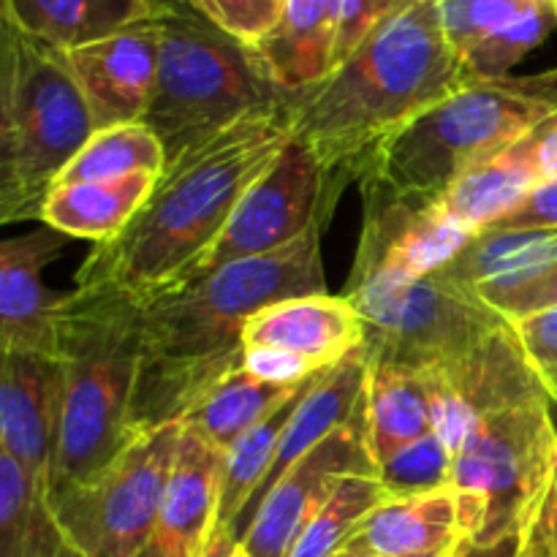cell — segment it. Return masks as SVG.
Masks as SVG:
<instances>
[{
	"label": "cell",
	"instance_id": "obj_16",
	"mask_svg": "<svg viewBox=\"0 0 557 557\" xmlns=\"http://www.w3.org/2000/svg\"><path fill=\"white\" fill-rule=\"evenodd\" d=\"M63 413V362L47 354L3 351L0 451L44 490L52 479Z\"/></svg>",
	"mask_w": 557,
	"mask_h": 557
},
{
	"label": "cell",
	"instance_id": "obj_30",
	"mask_svg": "<svg viewBox=\"0 0 557 557\" xmlns=\"http://www.w3.org/2000/svg\"><path fill=\"white\" fill-rule=\"evenodd\" d=\"M553 264L557 228H490L476 234L438 275L476 294L479 286L533 275Z\"/></svg>",
	"mask_w": 557,
	"mask_h": 557
},
{
	"label": "cell",
	"instance_id": "obj_4",
	"mask_svg": "<svg viewBox=\"0 0 557 557\" xmlns=\"http://www.w3.org/2000/svg\"><path fill=\"white\" fill-rule=\"evenodd\" d=\"M141 302L109 288L69 292L60 315L63 413L49 493L79 484L136 438L131 397L139 368Z\"/></svg>",
	"mask_w": 557,
	"mask_h": 557
},
{
	"label": "cell",
	"instance_id": "obj_29",
	"mask_svg": "<svg viewBox=\"0 0 557 557\" xmlns=\"http://www.w3.org/2000/svg\"><path fill=\"white\" fill-rule=\"evenodd\" d=\"M0 557H85L49 504V490L33 482L0 451Z\"/></svg>",
	"mask_w": 557,
	"mask_h": 557
},
{
	"label": "cell",
	"instance_id": "obj_27",
	"mask_svg": "<svg viewBox=\"0 0 557 557\" xmlns=\"http://www.w3.org/2000/svg\"><path fill=\"white\" fill-rule=\"evenodd\" d=\"M362 411L370 455L375 466H381L403 446L433 433V397L428 375L368 362Z\"/></svg>",
	"mask_w": 557,
	"mask_h": 557
},
{
	"label": "cell",
	"instance_id": "obj_2",
	"mask_svg": "<svg viewBox=\"0 0 557 557\" xmlns=\"http://www.w3.org/2000/svg\"><path fill=\"white\" fill-rule=\"evenodd\" d=\"M286 107L250 114L169 161L125 232L96 245L82 261L76 286L123 292L145 302L183 281L221 237L250 185L292 141Z\"/></svg>",
	"mask_w": 557,
	"mask_h": 557
},
{
	"label": "cell",
	"instance_id": "obj_48",
	"mask_svg": "<svg viewBox=\"0 0 557 557\" xmlns=\"http://www.w3.org/2000/svg\"><path fill=\"white\" fill-rule=\"evenodd\" d=\"M451 555V549H449V553H441V555H422V557H449Z\"/></svg>",
	"mask_w": 557,
	"mask_h": 557
},
{
	"label": "cell",
	"instance_id": "obj_18",
	"mask_svg": "<svg viewBox=\"0 0 557 557\" xmlns=\"http://www.w3.org/2000/svg\"><path fill=\"white\" fill-rule=\"evenodd\" d=\"M158 49L161 27L156 20L65 52L96 131L141 123L156 87Z\"/></svg>",
	"mask_w": 557,
	"mask_h": 557
},
{
	"label": "cell",
	"instance_id": "obj_47",
	"mask_svg": "<svg viewBox=\"0 0 557 557\" xmlns=\"http://www.w3.org/2000/svg\"><path fill=\"white\" fill-rule=\"evenodd\" d=\"M226 557H250V555H248V553H245V549H243V547H234V549H232V553H228Z\"/></svg>",
	"mask_w": 557,
	"mask_h": 557
},
{
	"label": "cell",
	"instance_id": "obj_40",
	"mask_svg": "<svg viewBox=\"0 0 557 557\" xmlns=\"http://www.w3.org/2000/svg\"><path fill=\"white\" fill-rule=\"evenodd\" d=\"M525 557H557V466L522 544Z\"/></svg>",
	"mask_w": 557,
	"mask_h": 557
},
{
	"label": "cell",
	"instance_id": "obj_14",
	"mask_svg": "<svg viewBox=\"0 0 557 557\" xmlns=\"http://www.w3.org/2000/svg\"><path fill=\"white\" fill-rule=\"evenodd\" d=\"M364 221L351 275L395 272L424 277L444 270L473 239L433 199H413L362 180Z\"/></svg>",
	"mask_w": 557,
	"mask_h": 557
},
{
	"label": "cell",
	"instance_id": "obj_36",
	"mask_svg": "<svg viewBox=\"0 0 557 557\" xmlns=\"http://www.w3.org/2000/svg\"><path fill=\"white\" fill-rule=\"evenodd\" d=\"M479 297L504 315L506 321L525 319L539 310L555 308L557 305V264L539 270L525 277H511V281H495L476 288Z\"/></svg>",
	"mask_w": 557,
	"mask_h": 557
},
{
	"label": "cell",
	"instance_id": "obj_5",
	"mask_svg": "<svg viewBox=\"0 0 557 557\" xmlns=\"http://www.w3.org/2000/svg\"><path fill=\"white\" fill-rule=\"evenodd\" d=\"M96 134L63 49L0 11V221L41 218L49 190Z\"/></svg>",
	"mask_w": 557,
	"mask_h": 557
},
{
	"label": "cell",
	"instance_id": "obj_49",
	"mask_svg": "<svg viewBox=\"0 0 557 557\" xmlns=\"http://www.w3.org/2000/svg\"><path fill=\"white\" fill-rule=\"evenodd\" d=\"M172 3H188V0H172Z\"/></svg>",
	"mask_w": 557,
	"mask_h": 557
},
{
	"label": "cell",
	"instance_id": "obj_32",
	"mask_svg": "<svg viewBox=\"0 0 557 557\" xmlns=\"http://www.w3.org/2000/svg\"><path fill=\"white\" fill-rule=\"evenodd\" d=\"M166 169V150L145 123H125L101 128L76 152L54 185L103 183L131 174H161Z\"/></svg>",
	"mask_w": 557,
	"mask_h": 557
},
{
	"label": "cell",
	"instance_id": "obj_6",
	"mask_svg": "<svg viewBox=\"0 0 557 557\" xmlns=\"http://www.w3.org/2000/svg\"><path fill=\"white\" fill-rule=\"evenodd\" d=\"M553 120L557 65L536 74L466 82L386 141L362 180L413 199H438L466 169L520 145Z\"/></svg>",
	"mask_w": 557,
	"mask_h": 557
},
{
	"label": "cell",
	"instance_id": "obj_28",
	"mask_svg": "<svg viewBox=\"0 0 557 557\" xmlns=\"http://www.w3.org/2000/svg\"><path fill=\"white\" fill-rule=\"evenodd\" d=\"M313 379V375H310ZM310 379L299 384L283 386L259 379L250 370L237 368L210 386L188 413L183 417V430L210 444L212 449L226 455L248 430H253L261 419L270 417L277 406L297 395Z\"/></svg>",
	"mask_w": 557,
	"mask_h": 557
},
{
	"label": "cell",
	"instance_id": "obj_33",
	"mask_svg": "<svg viewBox=\"0 0 557 557\" xmlns=\"http://www.w3.org/2000/svg\"><path fill=\"white\" fill-rule=\"evenodd\" d=\"M386 500L389 493L379 476H346L305 525L288 557H337L351 544L362 522Z\"/></svg>",
	"mask_w": 557,
	"mask_h": 557
},
{
	"label": "cell",
	"instance_id": "obj_1",
	"mask_svg": "<svg viewBox=\"0 0 557 557\" xmlns=\"http://www.w3.org/2000/svg\"><path fill=\"white\" fill-rule=\"evenodd\" d=\"M326 223L275 253L250 256L141 302L139 368L131 397L136 435L177 424L232 370L243 368L248 321L281 299L326 292Z\"/></svg>",
	"mask_w": 557,
	"mask_h": 557
},
{
	"label": "cell",
	"instance_id": "obj_35",
	"mask_svg": "<svg viewBox=\"0 0 557 557\" xmlns=\"http://www.w3.org/2000/svg\"><path fill=\"white\" fill-rule=\"evenodd\" d=\"M212 25L245 47H259L272 36L283 14V0H188Z\"/></svg>",
	"mask_w": 557,
	"mask_h": 557
},
{
	"label": "cell",
	"instance_id": "obj_42",
	"mask_svg": "<svg viewBox=\"0 0 557 557\" xmlns=\"http://www.w3.org/2000/svg\"><path fill=\"white\" fill-rule=\"evenodd\" d=\"M542 183H557V120L528 136Z\"/></svg>",
	"mask_w": 557,
	"mask_h": 557
},
{
	"label": "cell",
	"instance_id": "obj_34",
	"mask_svg": "<svg viewBox=\"0 0 557 557\" xmlns=\"http://www.w3.org/2000/svg\"><path fill=\"white\" fill-rule=\"evenodd\" d=\"M455 455L435 433L403 446L379 466V482L389 498H417L451 484Z\"/></svg>",
	"mask_w": 557,
	"mask_h": 557
},
{
	"label": "cell",
	"instance_id": "obj_23",
	"mask_svg": "<svg viewBox=\"0 0 557 557\" xmlns=\"http://www.w3.org/2000/svg\"><path fill=\"white\" fill-rule=\"evenodd\" d=\"M174 5L172 0H0V11L63 52L161 20Z\"/></svg>",
	"mask_w": 557,
	"mask_h": 557
},
{
	"label": "cell",
	"instance_id": "obj_8",
	"mask_svg": "<svg viewBox=\"0 0 557 557\" xmlns=\"http://www.w3.org/2000/svg\"><path fill=\"white\" fill-rule=\"evenodd\" d=\"M343 297L364 321L368 362L389 368H444L509 326L479 294L455 286L438 272L424 277L370 272L348 275Z\"/></svg>",
	"mask_w": 557,
	"mask_h": 557
},
{
	"label": "cell",
	"instance_id": "obj_19",
	"mask_svg": "<svg viewBox=\"0 0 557 557\" xmlns=\"http://www.w3.org/2000/svg\"><path fill=\"white\" fill-rule=\"evenodd\" d=\"M364 386H368V354H364V346H359L348 357H343L335 368L326 370L319 379V384L302 397L292 422L283 430V438L270 462V471L261 479L259 490L248 500V506L234 520L232 542L237 547L245 533H248L261 500L286 476L288 468L297 466L305 455H310L315 446L324 444L335 430L346 428L354 419L362 417Z\"/></svg>",
	"mask_w": 557,
	"mask_h": 557
},
{
	"label": "cell",
	"instance_id": "obj_25",
	"mask_svg": "<svg viewBox=\"0 0 557 557\" xmlns=\"http://www.w3.org/2000/svg\"><path fill=\"white\" fill-rule=\"evenodd\" d=\"M335 41L337 0H283L281 22L256 54L283 90L299 92L330 74Z\"/></svg>",
	"mask_w": 557,
	"mask_h": 557
},
{
	"label": "cell",
	"instance_id": "obj_13",
	"mask_svg": "<svg viewBox=\"0 0 557 557\" xmlns=\"http://www.w3.org/2000/svg\"><path fill=\"white\" fill-rule=\"evenodd\" d=\"M373 455L364 438V411L346 428L335 430L324 444L305 455L270 490L256 509L253 522L239 547L250 557H288L305 525L319 515L346 476H375Z\"/></svg>",
	"mask_w": 557,
	"mask_h": 557
},
{
	"label": "cell",
	"instance_id": "obj_38",
	"mask_svg": "<svg viewBox=\"0 0 557 557\" xmlns=\"http://www.w3.org/2000/svg\"><path fill=\"white\" fill-rule=\"evenodd\" d=\"M511 330L547 397L557 403V305L511 321Z\"/></svg>",
	"mask_w": 557,
	"mask_h": 557
},
{
	"label": "cell",
	"instance_id": "obj_15",
	"mask_svg": "<svg viewBox=\"0 0 557 557\" xmlns=\"http://www.w3.org/2000/svg\"><path fill=\"white\" fill-rule=\"evenodd\" d=\"M462 79L509 76L557 30V0H438Z\"/></svg>",
	"mask_w": 557,
	"mask_h": 557
},
{
	"label": "cell",
	"instance_id": "obj_22",
	"mask_svg": "<svg viewBox=\"0 0 557 557\" xmlns=\"http://www.w3.org/2000/svg\"><path fill=\"white\" fill-rule=\"evenodd\" d=\"M375 557H422L455 549L468 531L466 504L455 487L417 498H389L357 533Z\"/></svg>",
	"mask_w": 557,
	"mask_h": 557
},
{
	"label": "cell",
	"instance_id": "obj_44",
	"mask_svg": "<svg viewBox=\"0 0 557 557\" xmlns=\"http://www.w3.org/2000/svg\"><path fill=\"white\" fill-rule=\"evenodd\" d=\"M237 547V544L228 542L223 533L218 531H210V536H207V544H205V553H201V557H226L232 549Z\"/></svg>",
	"mask_w": 557,
	"mask_h": 557
},
{
	"label": "cell",
	"instance_id": "obj_21",
	"mask_svg": "<svg viewBox=\"0 0 557 557\" xmlns=\"http://www.w3.org/2000/svg\"><path fill=\"white\" fill-rule=\"evenodd\" d=\"M223 455L183 430L169 473L156 542L166 557H201L221 495Z\"/></svg>",
	"mask_w": 557,
	"mask_h": 557
},
{
	"label": "cell",
	"instance_id": "obj_26",
	"mask_svg": "<svg viewBox=\"0 0 557 557\" xmlns=\"http://www.w3.org/2000/svg\"><path fill=\"white\" fill-rule=\"evenodd\" d=\"M161 174H131L103 183L54 185L41 207V221L54 232L74 239L109 243L125 232L145 207Z\"/></svg>",
	"mask_w": 557,
	"mask_h": 557
},
{
	"label": "cell",
	"instance_id": "obj_20",
	"mask_svg": "<svg viewBox=\"0 0 557 557\" xmlns=\"http://www.w3.org/2000/svg\"><path fill=\"white\" fill-rule=\"evenodd\" d=\"M364 343V321L346 297L308 294L267 305L245 326V348H281L332 368Z\"/></svg>",
	"mask_w": 557,
	"mask_h": 557
},
{
	"label": "cell",
	"instance_id": "obj_43",
	"mask_svg": "<svg viewBox=\"0 0 557 557\" xmlns=\"http://www.w3.org/2000/svg\"><path fill=\"white\" fill-rule=\"evenodd\" d=\"M522 544H525V536H506L500 542L493 544H479L473 539H462L455 547L451 557H520Z\"/></svg>",
	"mask_w": 557,
	"mask_h": 557
},
{
	"label": "cell",
	"instance_id": "obj_46",
	"mask_svg": "<svg viewBox=\"0 0 557 557\" xmlns=\"http://www.w3.org/2000/svg\"><path fill=\"white\" fill-rule=\"evenodd\" d=\"M136 557H166V553H163V547H161V544H158L156 539H152V542L147 544V547L141 549V553L136 555Z\"/></svg>",
	"mask_w": 557,
	"mask_h": 557
},
{
	"label": "cell",
	"instance_id": "obj_24",
	"mask_svg": "<svg viewBox=\"0 0 557 557\" xmlns=\"http://www.w3.org/2000/svg\"><path fill=\"white\" fill-rule=\"evenodd\" d=\"M539 185L544 183L533 163L531 141L522 139L520 145L466 169L433 201L451 223L476 237L517 210Z\"/></svg>",
	"mask_w": 557,
	"mask_h": 557
},
{
	"label": "cell",
	"instance_id": "obj_50",
	"mask_svg": "<svg viewBox=\"0 0 557 557\" xmlns=\"http://www.w3.org/2000/svg\"><path fill=\"white\" fill-rule=\"evenodd\" d=\"M451 553H455V549H451ZM449 557H451V555H449Z\"/></svg>",
	"mask_w": 557,
	"mask_h": 557
},
{
	"label": "cell",
	"instance_id": "obj_3",
	"mask_svg": "<svg viewBox=\"0 0 557 557\" xmlns=\"http://www.w3.org/2000/svg\"><path fill=\"white\" fill-rule=\"evenodd\" d=\"M462 85L438 0H413L319 85L294 92L288 125L326 169L362 180L386 141Z\"/></svg>",
	"mask_w": 557,
	"mask_h": 557
},
{
	"label": "cell",
	"instance_id": "obj_7",
	"mask_svg": "<svg viewBox=\"0 0 557 557\" xmlns=\"http://www.w3.org/2000/svg\"><path fill=\"white\" fill-rule=\"evenodd\" d=\"M161 49L141 123L161 139L166 163L215 139L245 117L286 107V92L253 47L223 33L190 3L158 20Z\"/></svg>",
	"mask_w": 557,
	"mask_h": 557
},
{
	"label": "cell",
	"instance_id": "obj_11",
	"mask_svg": "<svg viewBox=\"0 0 557 557\" xmlns=\"http://www.w3.org/2000/svg\"><path fill=\"white\" fill-rule=\"evenodd\" d=\"M348 183L351 180L346 174L326 169L308 145L292 136L277 161L234 207L215 245L185 272L180 283L210 275L232 261L275 253L308 234L315 223H330L337 196Z\"/></svg>",
	"mask_w": 557,
	"mask_h": 557
},
{
	"label": "cell",
	"instance_id": "obj_39",
	"mask_svg": "<svg viewBox=\"0 0 557 557\" xmlns=\"http://www.w3.org/2000/svg\"><path fill=\"white\" fill-rule=\"evenodd\" d=\"M243 368L259 375V379L270 381V384L283 386L299 384V381L326 370L321 364H315L313 359L299 357V354L292 351H281V348H245Z\"/></svg>",
	"mask_w": 557,
	"mask_h": 557
},
{
	"label": "cell",
	"instance_id": "obj_9",
	"mask_svg": "<svg viewBox=\"0 0 557 557\" xmlns=\"http://www.w3.org/2000/svg\"><path fill=\"white\" fill-rule=\"evenodd\" d=\"M557 466V428L549 400L490 413L462 441L451 468L473 542L525 536Z\"/></svg>",
	"mask_w": 557,
	"mask_h": 557
},
{
	"label": "cell",
	"instance_id": "obj_41",
	"mask_svg": "<svg viewBox=\"0 0 557 557\" xmlns=\"http://www.w3.org/2000/svg\"><path fill=\"white\" fill-rule=\"evenodd\" d=\"M493 228H557V183L539 185L517 210H511Z\"/></svg>",
	"mask_w": 557,
	"mask_h": 557
},
{
	"label": "cell",
	"instance_id": "obj_51",
	"mask_svg": "<svg viewBox=\"0 0 557 557\" xmlns=\"http://www.w3.org/2000/svg\"><path fill=\"white\" fill-rule=\"evenodd\" d=\"M520 557H525V555H520Z\"/></svg>",
	"mask_w": 557,
	"mask_h": 557
},
{
	"label": "cell",
	"instance_id": "obj_17",
	"mask_svg": "<svg viewBox=\"0 0 557 557\" xmlns=\"http://www.w3.org/2000/svg\"><path fill=\"white\" fill-rule=\"evenodd\" d=\"M71 237L36 228L0 245V351H33L58 359L60 315L69 294L44 286V270Z\"/></svg>",
	"mask_w": 557,
	"mask_h": 557
},
{
	"label": "cell",
	"instance_id": "obj_37",
	"mask_svg": "<svg viewBox=\"0 0 557 557\" xmlns=\"http://www.w3.org/2000/svg\"><path fill=\"white\" fill-rule=\"evenodd\" d=\"M413 0H337V41L332 54V71L359 47L368 36H373L384 22L408 9ZM330 71V74H332Z\"/></svg>",
	"mask_w": 557,
	"mask_h": 557
},
{
	"label": "cell",
	"instance_id": "obj_45",
	"mask_svg": "<svg viewBox=\"0 0 557 557\" xmlns=\"http://www.w3.org/2000/svg\"><path fill=\"white\" fill-rule=\"evenodd\" d=\"M337 557H375V555L370 553V547H368V544L362 542V539L354 536V539H351V544H348V547L343 549V553L337 555Z\"/></svg>",
	"mask_w": 557,
	"mask_h": 557
},
{
	"label": "cell",
	"instance_id": "obj_31",
	"mask_svg": "<svg viewBox=\"0 0 557 557\" xmlns=\"http://www.w3.org/2000/svg\"><path fill=\"white\" fill-rule=\"evenodd\" d=\"M332 368H335V364H332ZM326 370L315 373L313 379L297 392V395H292L283 406H277L270 417L261 419L253 430H248V433H245L243 438H239L226 455H223L221 495H218V511H215V522H212V531L223 533L228 542H232L234 520H237L239 511L248 506V500L253 498V493L259 490L261 479H264L267 471H270V462L272 457H275L277 444H281L283 430H286V424L292 422L294 411L299 408L302 397L319 384V379L326 373Z\"/></svg>",
	"mask_w": 557,
	"mask_h": 557
},
{
	"label": "cell",
	"instance_id": "obj_12",
	"mask_svg": "<svg viewBox=\"0 0 557 557\" xmlns=\"http://www.w3.org/2000/svg\"><path fill=\"white\" fill-rule=\"evenodd\" d=\"M424 375L433 397V433L449 446L451 455H457L468 433L490 413L547 397L511 324L466 357Z\"/></svg>",
	"mask_w": 557,
	"mask_h": 557
},
{
	"label": "cell",
	"instance_id": "obj_10",
	"mask_svg": "<svg viewBox=\"0 0 557 557\" xmlns=\"http://www.w3.org/2000/svg\"><path fill=\"white\" fill-rule=\"evenodd\" d=\"M183 424L139 433L96 476L49 493L54 515L85 557H136L156 539Z\"/></svg>",
	"mask_w": 557,
	"mask_h": 557
}]
</instances>
